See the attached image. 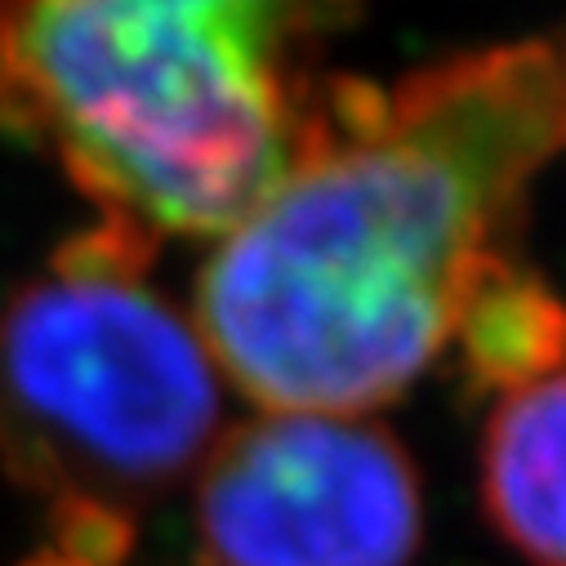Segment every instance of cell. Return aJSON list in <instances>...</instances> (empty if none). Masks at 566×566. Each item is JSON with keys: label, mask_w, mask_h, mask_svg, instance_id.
Instances as JSON below:
<instances>
[{"label": "cell", "mask_w": 566, "mask_h": 566, "mask_svg": "<svg viewBox=\"0 0 566 566\" xmlns=\"http://www.w3.org/2000/svg\"><path fill=\"white\" fill-rule=\"evenodd\" d=\"M566 153V32L451 54L392 85L326 76L281 184L197 276V331L259 410L397 401L513 254Z\"/></svg>", "instance_id": "1"}, {"label": "cell", "mask_w": 566, "mask_h": 566, "mask_svg": "<svg viewBox=\"0 0 566 566\" xmlns=\"http://www.w3.org/2000/svg\"><path fill=\"white\" fill-rule=\"evenodd\" d=\"M281 0L0 6V125L134 237L223 241L291 170L322 76Z\"/></svg>", "instance_id": "2"}, {"label": "cell", "mask_w": 566, "mask_h": 566, "mask_svg": "<svg viewBox=\"0 0 566 566\" xmlns=\"http://www.w3.org/2000/svg\"><path fill=\"white\" fill-rule=\"evenodd\" d=\"M153 250L94 223L0 308V464L45 500L50 526H134L223 433V375L148 286Z\"/></svg>", "instance_id": "3"}, {"label": "cell", "mask_w": 566, "mask_h": 566, "mask_svg": "<svg viewBox=\"0 0 566 566\" xmlns=\"http://www.w3.org/2000/svg\"><path fill=\"white\" fill-rule=\"evenodd\" d=\"M197 566H410L423 491L370 419L259 410L197 469Z\"/></svg>", "instance_id": "4"}, {"label": "cell", "mask_w": 566, "mask_h": 566, "mask_svg": "<svg viewBox=\"0 0 566 566\" xmlns=\"http://www.w3.org/2000/svg\"><path fill=\"white\" fill-rule=\"evenodd\" d=\"M478 491L509 553L526 566H566V366L495 397Z\"/></svg>", "instance_id": "5"}, {"label": "cell", "mask_w": 566, "mask_h": 566, "mask_svg": "<svg viewBox=\"0 0 566 566\" xmlns=\"http://www.w3.org/2000/svg\"><path fill=\"white\" fill-rule=\"evenodd\" d=\"M482 392H513L566 366V304L517 254L495 259L460 304L451 344Z\"/></svg>", "instance_id": "6"}, {"label": "cell", "mask_w": 566, "mask_h": 566, "mask_svg": "<svg viewBox=\"0 0 566 566\" xmlns=\"http://www.w3.org/2000/svg\"><path fill=\"white\" fill-rule=\"evenodd\" d=\"M23 566H90V562H81V557H72V553H63V548H41V553H32Z\"/></svg>", "instance_id": "7"}]
</instances>
